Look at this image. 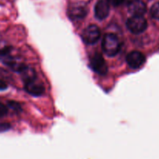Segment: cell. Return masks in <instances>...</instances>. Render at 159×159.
Returning <instances> with one entry per match:
<instances>
[{
  "label": "cell",
  "instance_id": "obj_1",
  "mask_svg": "<svg viewBox=\"0 0 159 159\" xmlns=\"http://www.w3.org/2000/svg\"><path fill=\"white\" fill-rule=\"evenodd\" d=\"M102 49L108 56H115L121 49V43L115 34L108 33L104 36L102 43Z\"/></svg>",
  "mask_w": 159,
  "mask_h": 159
},
{
  "label": "cell",
  "instance_id": "obj_2",
  "mask_svg": "<svg viewBox=\"0 0 159 159\" xmlns=\"http://www.w3.org/2000/svg\"><path fill=\"white\" fill-rule=\"evenodd\" d=\"M128 30L133 34H140L148 27V22L143 16H133L126 21Z\"/></svg>",
  "mask_w": 159,
  "mask_h": 159
},
{
  "label": "cell",
  "instance_id": "obj_3",
  "mask_svg": "<svg viewBox=\"0 0 159 159\" xmlns=\"http://www.w3.org/2000/svg\"><path fill=\"white\" fill-rule=\"evenodd\" d=\"M90 66L94 73L99 75H105L108 72V66L103 56L95 52L90 58Z\"/></svg>",
  "mask_w": 159,
  "mask_h": 159
},
{
  "label": "cell",
  "instance_id": "obj_4",
  "mask_svg": "<svg viewBox=\"0 0 159 159\" xmlns=\"http://www.w3.org/2000/svg\"><path fill=\"white\" fill-rule=\"evenodd\" d=\"M100 29L96 25H89L82 32V39L84 42L88 45L95 44L100 38Z\"/></svg>",
  "mask_w": 159,
  "mask_h": 159
},
{
  "label": "cell",
  "instance_id": "obj_5",
  "mask_svg": "<svg viewBox=\"0 0 159 159\" xmlns=\"http://www.w3.org/2000/svg\"><path fill=\"white\" fill-rule=\"evenodd\" d=\"M24 89L29 94L34 97L42 96L45 91L43 84L38 80L36 78L24 81Z\"/></svg>",
  "mask_w": 159,
  "mask_h": 159
},
{
  "label": "cell",
  "instance_id": "obj_6",
  "mask_svg": "<svg viewBox=\"0 0 159 159\" xmlns=\"http://www.w3.org/2000/svg\"><path fill=\"white\" fill-rule=\"evenodd\" d=\"M126 62L132 69H138L144 64L145 56L139 51H133L126 56Z\"/></svg>",
  "mask_w": 159,
  "mask_h": 159
},
{
  "label": "cell",
  "instance_id": "obj_7",
  "mask_svg": "<svg viewBox=\"0 0 159 159\" xmlns=\"http://www.w3.org/2000/svg\"><path fill=\"white\" fill-rule=\"evenodd\" d=\"M109 14V4L106 0H98L94 7V15L98 20L105 19Z\"/></svg>",
  "mask_w": 159,
  "mask_h": 159
},
{
  "label": "cell",
  "instance_id": "obj_8",
  "mask_svg": "<svg viewBox=\"0 0 159 159\" xmlns=\"http://www.w3.org/2000/svg\"><path fill=\"white\" fill-rule=\"evenodd\" d=\"M128 10L133 16H143L146 13L147 7L140 0H132L128 5Z\"/></svg>",
  "mask_w": 159,
  "mask_h": 159
},
{
  "label": "cell",
  "instance_id": "obj_9",
  "mask_svg": "<svg viewBox=\"0 0 159 159\" xmlns=\"http://www.w3.org/2000/svg\"><path fill=\"white\" fill-rule=\"evenodd\" d=\"M68 13L71 19H83L87 15V10L84 6L79 5V4H74V5L70 7Z\"/></svg>",
  "mask_w": 159,
  "mask_h": 159
},
{
  "label": "cell",
  "instance_id": "obj_10",
  "mask_svg": "<svg viewBox=\"0 0 159 159\" xmlns=\"http://www.w3.org/2000/svg\"><path fill=\"white\" fill-rule=\"evenodd\" d=\"M150 13H151V16L153 18L156 20H159V2H156L151 7Z\"/></svg>",
  "mask_w": 159,
  "mask_h": 159
},
{
  "label": "cell",
  "instance_id": "obj_11",
  "mask_svg": "<svg viewBox=\"0 0 159 159\" xmlns=\"http://www.w3.org/2000/svg\"><path fill=\"white\" fill-rule=\"evenodd\" d=\"M7 113H8V108H7V107L0 102V118H2L4 116H6L7 115Z\"/></svg>",
  "mask_w": 159,
  "mask_h": 159
},
{
  "label": "cell",
  "instance_id": "obj_12",
  "mask_svg": "<svg viewBox=\"0 0 159 159\" xmlns=\"http://www.w3.org/2000/svg\"><path fill=\"white\" fill-rule=\"evenodd\" d=\"M10 129V125L7 123H0V133L5 132Z\"/></svg>",
  "mask_w": 159,
  "mask_h": 159
},
{
  "label": "cell",
  "instance_id": "obj_13",
  "mask_svg": "<svg viewBox=\"0 0 159 159\" xmlns=\"http://www.w3.org/2000/svg\"><path fill=\"white\" fill-rule=\"evenodd\" d=\"M108 2H110L111 5L115 6V7L121 5V4L124 2V0H108Z\"/></svg>",
  "mask_w": 159,
  "mask_h": 159
},
{
  "label": "cell",
  "instance_id": "obj_14",
  "mask_svg": "<svg viewBox=\"0 0 159 159\" xmlns=\"http://www.w3.org/2000/svg\"><path fill=\"white\" fill-rule=\"evenodd\" d=\"M8 86H7V83L2 80H0V91H5L7 89Z\"/></svg>",
  "mask_w": 159,
  "mask_h": 159
},
{
  "label": "cell",
  "instance_id": "obj_15",
  "mask_svg": "<svg viewBox=\"0 0 159 159\" xmlns=\"http://www.w3.org/2000/svg\"><path fill=\"white\" fill-rule=\"evenodd\" d=\"M9 106L12 108H15V110H18V108L20 107V105L18 104H16V102H9Z\"/></svg>",
  "mask_w": 159,
  "mask_h": 159
}]
</instances>
